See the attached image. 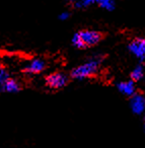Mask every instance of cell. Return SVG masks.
<instances>
[{"instance_id":"obj_4","label":"cell","mask_w":145,"mask_h":148,"mask_svg":"<svg viewBox=\"0 0 145 148\" xmlns=\"http://www.w3.org/2000/svg\"><path fill=\"white\" fill-rule=\"evenodd\" d=\"M46 83L51 88L60 89L68 83V76L61 72H56V73L50 74L46 78Z\"/></svg>"},{"instance_id":"obj_2","label":"cell","mask_w":145,"mask_h":148,"mask_svg":"<svg viewBox=\"0 0 145 148\" xmlns=\"http://www.w3.org/2000/svg\"><path fill=\"white\" fill-rule=\"evenodd\" d=\"M78 34H79L85 48L92 47V46L98 44L104 39L102 33L98 31H92V29H83V31L78 32Z\"/></svg>"},{"instance_id":"obj_14","label":"cell","mask_w":145,"mask_h":148,"mask_svg":"<svg viewBox=\"0 0 145 148\" xmlns=\"http://www.w3.org/2000/svg\"><path fill=\"white\" fill-rule=\"evenodd\" d=\"M69 17H70V13L68 12V11H63V12H61L59 14L58 18H59L60 21H67Z\"/></svg>"},{"instance_id":"obj_12","label":"cell","mask_w":145,"mask_h":148,"mask_svg":"<svg viewBox=\"0 0 145 148\" xmlns=\"http://www.w3.org/2000/svg\"><path fill=\"white\" fill-rule=\"evenodd\" d=\"M98 3L102 8L107 9V10H109V11L114 10L115 6H116L114 0H98Z\"/></svg>"},{"instance_id":"obj_5","label":"cell","mask_w":145,"mask_h":148,"mask_svg":"<svg viewBox=\"0 0 145 148\" xmlns=\"http://www.w3.org/2000/svg\"><path fill=\"white\" fill-rule=\"evenodd\" d=\"M130 107L132 112L136 115H140L145 111V97L141 93H134L131 95Z\"/></svg>"},{"instance_id":"obj_1","label":"cell","mask_w":145,"mask_h":148,"mask_svg":"<svg viewBox=\"0 0 145 148\" xmlns=\"http://www.w3.org/2000/svg\"><path fill=\"white\" fill-rule=\"evenodd\" d=\"M102 60H104L102 55L93 56L87 62L74 68L71 72V77L74 79H77V80H82V79L92 76L96 73Z\"/></svg>"},{"instance_id":"obj_16","label":"cell","mask_w":145,"mask_h":148,"mask_svg":"<svg viewBox=\"0 0 145 148\" xmlns=\"http://www.w3.org/2000/svg\"><path fill=\"white\" fill-rule=\"evenodd\" d=\"M144 126H145V124H144Z\"/></svg>"},{"instance_id":"obj_10","label":"cell","mask_w":145,"mask_h":148,"mask_svg":"<svg viewBox=\"0 0 145 148\" xmlns=\"http://www.w3.org/2000/svg\"><path fill=\"white\" fill-rule=\"evenodd\" d=\"M8 78H9V74L7 72V70L3 66L0 65V91H2L3 86H4L5 82L8 80Z\"/></svg>"},{"instance_id":"obj_15","label":"cell","mask_w":145,"mask_h":148,"mask_svg":"<svg viewBox=\"0 0 145 148\" xmlns=\"http://www.w3.org/2000/svg\"><path fill=\"white\" fill-rule=\"evenodd\" d=\"M75 1H76V0H70V2H71V3H74Z\"/></svg>"},{"instance_id":"obj_3","label":"cell","mask_w":145,"mask_h":148,"mask_svg":"<svg viewBox=\"0 0 145 148\" xmlns=\"http://www.w3.org/2000/svg\"><path fill=\"white\" fill-rule=\"evenodd\" d=\"M128 49L141 62H145V38L138 37L133 39L129 43Z\"/></svg>"},{"instance_id":"obj_8","label":"cell","mask_w":145,"mask_h":148,"mask_svg":"<svg viewBox=\"0 0 145 148\" xmlns=\"http://www.w3.org/2000/svg\"><path fill=\"white\" fill-rule=\"evenodd\" d=\"M21 90V85L14 79L8 78V80L5 82L4 86H3L2 91H5V92H9V93H15L19 92Z\"/></svg>"},{"instance_id":"obj_6","label":"cell","mask_w":145,"mask_h":148,"mask_svg":"<svg viewBox=\"0 0 145 148\" xmlns=\"http://www.w3.org/2000/svg\"><path fill=\"white\" fill-rule=\"evenodd\" d=\"M46 67V63L42 59H34L25 67V71L30 74H37L42 72Z\"/></svg>"},{"instance_id":"obj_9","label":"cell","mask_w":145,"mask_h":148,"mask_svg":"<svg viewBox=\"0 0 145 148\" xmlns=\"http://www.w3.org/2000/svg\"><path fill=\"white\" fill-rule=\"evenodd\" d=\"M144 75V69H143L142 65H138L133 69V71L131 72V79L133 81H139L143 78Z\"/></svg>"},{"instance_id":"obj_11","label":"cell","mask_w":145,"mask_h":148,"mask_svg":"<svg viewBox=\"0 0 145 148\" xmlns=\"http://www.w3.org/2000/svg\"><path fill=\"white\" fill-rule=\"evenodd\" d=\"M98 0H76L73 3L75 8H85V7L92 5L94 3H98Z\"/></svg>"},{"instance_id":"obj_13","label":"cell","mask_w":145,"mask_h":148,"mask_svg":"<svg viewBox=\"0 0 145 148\" xmlns=\"http://www.w3.org/2000/svg\"><path fill=\"white\" fill-rule=\"evenodd\" d=\"M72 45L74 46L75 48H77V49H85V46H84L83 42H82L81 38H80L79 34L76 33L73 35V37H72Z\"/></svg>"},{"instance_id":"obj_7","label":"cell","mask_w":145,"mask_h":148,"mask_svg":"<svg viewBox=\"0 0 145 148\" xmlns=\"http://www.w3.org/2000/svg\"><path fill=\"white\" fill-rule=\"evenodd\" d=\"M117 86H118L119 90L125 95L131 97V95H133L135 93V84H134V81L133 80L120 82Z\"/></svg>"}]
</instances>
